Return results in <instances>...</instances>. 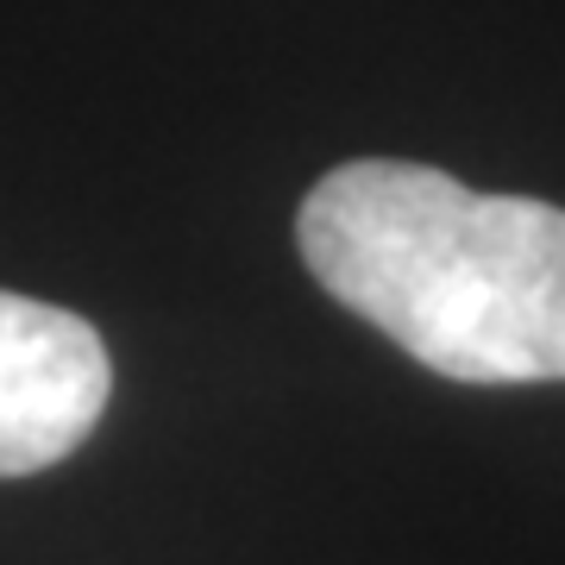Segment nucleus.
<instances>
[{"mask_svg":"<svg viewBox=\"0 0 565 565\" xmlns=\"http://www.w3.org/2000/svg\"><path fill=\"white\" fill-rule=\"evenodd\" d=\"M114 396L102 333L70 308L0 289V478L70 459Z\"/></svg>","mask_w":565,"mask_h":565,"instance_id":"2","label":"nucleus"},{"mask_svg":"<svg viewBox=\"0 0 565 565\" xmlns=\"http://www.w3.org/2000/svg\"><path fill=\"white\" fill-rule=\"evenodd\" d=\"M296 245L333 302L452 384L565 377V207L359 158L308 189Z\"/></svg>","mask_w":565,"mask_h":565,"instance_id":"1","label":"nucleus"}]
</instances>
